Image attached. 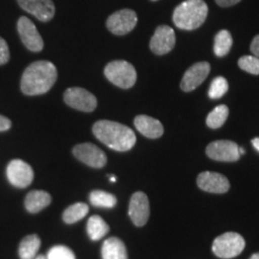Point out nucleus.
<instances>
[{
  "mask_svg": "<svg viewBox=\"0 0 259 259\" xmlns=\"http://www.w3.org/2000/svg\"><path fill=\"white\" fill-rule=\"evenodd\" d=\"M58 78L55 65L48 61H37L24 70L20 89L25 95H40L47 93L54 85Z\"/></svg>",
  "mask_w": 259,
  "mask_h": 259,
  "instance_id": "f257e3e1",
  "label": "nucleus"
},
{
  "mask_svg": "<svg viewBox=\"0 0 259 259\" xmlns=\"http://www.w3.org/2000/svg\"><path fill=\"white\" fill-rule=\"evenodd\" d=\"M95 138L109 148L118 152H126L137 142L135 132L126 125L110 120L97 121L93 127Z\"/></svg>",
  "mask_w": 259,
  "mask_h": 259,
  "instance_id": "f03ea898",
  "label": "nucleus"
},
{
  "mask_svg": "<svg viewBox=\"0 0 259 259\" xmlns=\"http://www.w3.org/2000/svg\"><path fill=\"white\" fill-rule=\"evenodd\" d=\"M208 7L204 0H185L173 13V22L179 29L195 30L203 25Z\"/></svg>",
  "mask_w": 259,
  "mask_h": 259,
  "instance_id": "7ed1b4c3",
  "label": "nucleus"
},
{
  "mask_svg": "<svg viewBox=\"0 0 259 259\" xmlns=\"http://www.w3.org/2000/svg\"><path fill=\"white\" fill-rule=\"evenodd\" d=\"M104 74L111 83L124 90L134 87L138 78L135 66L122 60L109 63L105 67Z\"/></svg>",
  "mask_w": 259,
  "mask_h": 259,
  "instance_id": "20e7f679",
  "label": "nucleus"
},
{
  "mask_svg": "<svg viewBox=\"0 0 259 259\" xmlns=\"http://www.w3.org/2000/svg\"><path fill=\"white\" fill-rule=\"evenodd\" d=\"M246 242L239 233L226 232L213 241L212 251L218 257L231 259L236 257L245 249Z\"/></svg>",
  "mask_w": 259,
  "mask_h": 259,
  "instance_id": "39448f33",
  "label": "nucleus"
},
{
  "mask_svg": "<svg viewBox=\"0 0 259 259\" xmlns=\"http://www.w3.org/2000/svg\"><path fill=\"white\" fill-rule=\"evenodd\" d=\"M138 16L135 11L123 9L113 13L107 19V28L114 35L123 36L130 33L137 26Z\"/></svg>",
  "mask_w": 259,
  "mask_h": 259,
  "instance_id": "423d86ee",
  "label": "nucleus"
},
{
  "mask_svg": "<svg viewBox=\"0 0 259 259\" xmlns=\"http://www.w3.org/2000/svg\"><path fill=\"white\" fill-rule=\"evenodd\" d=\"M65 104L75 110L92 112L97 107V99L83 88H69L64 93Z\"/></svg>",
  "mask_w": 259,
  "mask_h": 259,
  "instance_id": "0eeeda50",
  "label": "nucleus"
},
{
  "mask_svg": "<svg viewBox=\"0 0 259 259\" xmlns=\"http://www.w3.org/2000/svg\"><path fill=\"white\" fill-rule=\"evenodd\" d=\"M206 155L213 160L233 162L240 158L238 145L231 140H216L206 147Z\"/></svg>",
  "mask_w": 259,
  "mask_h": 259,
  "instance_id": "6e6552de",
  "label": "nucleus"
},
{
  "mask_svg": "<svg viewBox=\"0 0 259 259\" xmlns=\"http://www.w3.org/2000/svg\"><path fill=\"white\" fill-rule=\"evenodd\" d=\"M18 32L23 45L30 51L39 52L44 49V39L32 20H30L26 17L19 18L18 21Z\"/></svg>",
  "mask_w": 259,
  "mask_h": 259,
  "instance_id": "1a4fd4ad",
  "label": "nucleus"
},
{
  "mask_svg": "<svg viewBox=\"0 0 259 259\" xmlns=\"http://www.w3.org/2000/svg\"><path fill=\"white\" fill-rule=\"evenodd\" d=\"M176 45V35L173 28L168 25H160L156 29L150 40V49L156 55H165Z\"/></svg>",
  "mask_w": 259,
  "mask_h": 259,
  "instance_id": "9d476101",
  "label": "nucleus"
},
{
  "mask_svg": "<svg viewBox=\"0 0 259 259\" xmlns=\"http://www.w3.org/2000/svg\"><path fill=\"white\" fill-rule=\"evenodd\" d=\"M73 155L80 161L93 168H102L107 163V156L101 149L93 143L78 144L73 148Z\"/></svg>",
  "mask_w": 259,
  "mask_h": 259,
  "instance_id": "9b49d317",
  "label": "nucleus"
},
{
  "mask_svg": "<svg viewBox=\"0 0 259 259\" xmlns=\"http://www.w3.org/2000/svg\"><path fill=\"white\" fill-rule=\"evenodd\" d=\"M7 177L11 185L19 188H25L33 182L34 172L32 167L25 161L14 159L7 167Z\"/></svg>",
  "mask_w": 259,
  "mask_h": 259,
  "instance_id": "f8f14e48",
  "label": "nucleus"
},
{
  "mask_svg": "<svg viewBox=\"0 0 259 259\" xmlns=\"http://www.w3.org/2000/svg\"><path fill=\"white\" fill-rule=\"evenodd\" d=\"M197 185L205 192L214 194H223L229 191L231 185L226 177L216 173L205 171L197 178Z\"/></svg>",
  "mask_w": 259,
  "mask_h": 259,
  "instance_id": "ddd939ff",
  "label": "nucleus"
},
{
  "mask_svg": "<svg viewBox=\"0 0 259 259\" xmlns=\"http://www.w3.org/2000/svg\"><path fill=\"white\" fill-rule=\"evenodd\" d=\"M129 216L137 227H143L146 225L150 216V204L147 195L139 191L132 196L130 201Z\"/></svg>",
  "mask_w": 259,
  "mask_h": 259,
  "instance_id": "4468645a",
  "label": "nucleus"
},
{
  "mask_svg": "<svg viewBox=\"0 0 259 259\" xmlns=\"http://www.w3.org/2000/svg\"><path fill=\"white\" fill-rule=\"evenodd\" d=\"M210 72V65L207 62H200L190 66L185 72L181 89L185 93H190L204 82Z\"/></svg>",
  "mask_w": 259,
  "mask_h": 259,
  "instance_id": "2eb2a0df",
  "label": "nucleus"
},
{
  "mask_svg": "<svg viewBox=\"0 0 259 259\" xmlns=\"http://www.w3.org/2000/svg\"><path fill=\"white\" fill-rule=\"evenodd\" d=\"M19 6L38 20L47 22L55 16V5L52 0H17Z\"/></svg>",
  "mask_w": 259,
  "mask_h": 259,
  "instance_id": "dca6fc26",
  "label": "nucleus"
},
{
  "mask_svg": "<svg viewBox=\"0 0 259 259\" xmlns=\"http://www.w3.org/2000/svg\"><path fill=\"white\" fill-rule=\"evenodd\" d=\"M134 124L139 133L148 139H158L164 132L161 122L148 115H138Z\"/></svg>",
  "mask_w": 259,
  "mask_h": 259,
  "instance_id": "f3484780",
  "label": "nucleus"
},
{
  "mask_svg": "<svg viewBox=\"0 0 259 259\" xmlns=\"http://www.w3.org/2000/svg\"><path fill=\"white\" fill-rule=\"evenodd\" d=\"M52 198L49 193L42 190H34L25 198V207L29 212L37 213L51 204Z\"/></svg>",
  "mask_w": 259,
  "mask_h": 259,
  "instance_id": "a211bd4d",
  "label": "nucleus"
},
{
  "mask_svg": "<svg viewBox=\"0 0 259 259\" xmlns=\"http://www.w3.org/2000/svg\"><path fill=\"white\" fill-rule=\"evenodd\" d=\"M102 257L103 259H128L124 243L116 237L108 238L103 244Z\"/></svg>",
  "mask_w": 259,
  "mask_h": 259,
  "instance_id": "6ab92c4d",
  "label": "nucleus"
},
{
  "mask_svg": "<svg viewBox=\"0 0 259 259\" xmlns=\"http://www.w3.org/2000/svg\"><path fill=\"white\" fill-rule=\"evenodd\" d=\"M40 247V239L36 234L28 235L19 245V253L21 259H34Z\"/></svg>",
  "mask_w": 259,
  "mask_h": 259,
  "instance_id": "aec40b11",
  "label": "nucleus"
},
{
  "mask_svg": "<svg viewBox=\"0 0 259 259\" xmlns=\"http://www.w3.org/2000/svg\"><path fill=\"white\" fill-rule=\"evenodd\" d=\"M88 233L91 239L93 241L100 240L108 232L110 227L103 220L100 216H92L88 221Z\"/></svg>",
  "mask_w": 259,
  "mask_h": 259,
  "instance_id": "412c9836",
  "label": "nucleus"
},
{
  "mask_svg": "<svg viewBox=\"0 0 259 259\" xmlns=\"http://www.w3.org/2000/svg\"><path fill=\"white\" fill-rule=\"evenodd\" d=\"M232 46V37L228 30H221L214 38V53L217 57L229 54Z\"/></svg>",
  "mask_w": 259,
  "mask_h": 259,
  "instance_id": "4be33fe9",
  "label": "nucleus"
},
{
  "mask_svg": "<svg viewBox=\"0 0 259 259\" xmlns=\"http://www.w3.org/2000/svg\"><path fill=\"white\" fill-rule=\"evenodd\" d=\"M229 113H230L229 108L226 105L217 106L207 115L206 125L211 129H218L222 127L224 123L228 119Z\"/></svg>",
  "mask_w": 259,
  "mask_h": 259,
  "instance_id": "5701e85b",
  "label": "nucleus"
},
{
  "mask_svg": "<svg viewBox=\"0 0 259 259\" xmlns=\"http://www.w3.org/2000/svg\"><path fill=\"white\" fill-rule=\"evenodd\" d=\"M89 205L83 203H76L68 206L64 212L63 219L66 224H73L82 220L89 213Z\"/></svg>",
  "mask_w": 259,
  "mask_h": 259,
  "instance_id": "b1692460",
  "label": "nucleus"
},
{
  "mask_svg": "<svg viewBox=\"0 0 259 259\" xmlns=\"http://www.w3.org/2000/svg\"><path fill=\"white\" fill-rule=\"evenodd\" d=\"M90 201L94 206L111 208L115 206L117 203L116 197L114 195L105 192L102 190H94L90 195Z\"/></svg>",
  "mask_w": 259,
  "mask_h": 259,
  "instance_id": "393cba45",
  "label": "nucleus"
},
{
  "mask_svg": "<svg viewBox=\"0 0 259 259\" xmlns=\"http://www.w3.org/2000/svg\"><path fill=\"white\" fill-rule=\"evenodd\" d=\"M228 91H229L228 81L222 76H218L213 79L212 82L209 85L208 96L211 99H219L224 96Z\"/></svg>",
  "mask_w": 259,
  "mask_h": 259,
  "instance_id": "a878e982",
  "label": "nucleus"
},
{
  "mask_svg": "<svg viewBox=\"0 0 259 259\" xmlns=\"http://www.w3.org/2000/svg\"><path fill=\"white\" fill-rule=\"evenodd\" d=\"M242 70L250 74L259 75V58L256 56H243L238 61Z\"/></svg>",
  "mask_w": 259,
  "mask_h": 259,
  "instance_id": "bb28decb",
  "label": "nucleus"
},
{
  "mask_svg": "<svg viewBox=\"0 0 259 259\" xmlns=\"http://www.w3.org/2000/svg\"><path fill=\"white\" fill-rule=\"evenodd\" d=\"M47 259H75V255L67 247L55 246L48 251Z\"/></svg>",
  "mask_w": 259,
  "mask_h": 259,
  "instance_id": "cd10ccee",
  "label": "nucleus"
},
{
  "mask_svg": "<svg viewBox=\"0 0 259 259\" xmlns=\"http://www.w3.org/2000/svg\"><path fill=\"white\" fill-rule=\"evenodd\" d=\"M9 60V47H8L6 40L0 37V65L7 64Z\"/></svg>",
  "mask_w": 259,
  "mask_h": 259,
  "instance_id": "c85d7f7f",
  "label": "nucleus"
},
{
  "mask_svg": "<svg viewBox=\"0 0 259 259\" xmlns=\"http://www.w3.org/2000/svg\"><path fill=\"white\" fill-rule=\"evenodd\" d=\"M12 127V122L9 118L0 115V132H4V131H8Z\"/></svg>",
  "mask_w": 259,
  "mask_h": 259,
  "instance_id": "c756f323",
  "label": "nucleus"
},
{
  "mask_svg": "<svg viewBox=\"0 0 259 259\" xmlns=\"http://www.w3.org/2000/svg\"><path fill=\"white\" fill-rule=\"evenodd\" d=\"M250 51L252 54L259 58V35L253 37L251 44H250Z\"/></svg>",
  "mask_w": 259,
  "mask_h": 259,
  "instance_id": "7c9ffc66",
  "label": "nucleus"
},
{
  "mask_svg": "<svg viewBox=\"0 0 259 259\" xmlns=\"http://www.w3.org/2000/svg\"><path fill=\"white\" fill-rule=\"evenodd\" d=\"M215 1L221 7H231L239 3L241 0H215Z\"/></svg>",
  "mask_w": 259,
  "mask_h": 259,
  "instance_id": "2f4dec72",
  "label": "nucleus"
},
{
  "mask_svg": "<svg viewBox=\"0 0 259 259\" xmlns=\"http://www.w3.org/2000/svg\"><path fill=\"white\" fill-rule=\"evenodd\" d=\"M251 144H252V146L254 147V149L259 152V138H255V139H252L251 140Z\"/></svg>",
  "mask_w": 259,
  "mask_h": 259,
  "instance_id": "473e14b6",
  "label": "nucleus"
},
{
  "mask_svg": "<svg viewBox=\"0 0 259 259\" xmlns=\"http://www.w3.org/2000/svg\"><path fill=\"white\" fill-rule=\"evenodd\" d=\"M250 259H259V252L253 253V254L250 256Z\"/></svg>",
  "mask_w": 259,
  "mask_h": 259,
  "instance_id": "72a5a7b5",
  "label": "nucleus"
},
{
  "mask_svg": "<svg viewBox=\"0 0 259 259\" xmlns=\"http://www.w3.org/2000/svg\"><path fill=\"white\" fill-rule=\"evenodd\" d=\"M110 180H111V182H112V183H115V181H116L115 177L112 176V175H111V176H110Z\"/></svg>",
  "mask_w": 259,
  "mask_h": 259,
  "instance_id": "f704fd0d",
  "label": "nucleus"
},
{
  "mask_svg": "<svg viewBox=\"0 0 259 259\" xmlns=\"http://www.w3.org/2000/svg\"><path fill=\"white\" fill-rule=\"evenodd\" d=\"M239 154H240V155H244V154H245V150L239 147Z\"/></svg>",
  "mask_w": 259,
  "mask_h": 259,
  "instance_id": "c9c22d12",
  "label": "nucleus"
},
{
  "mask_svg": "<svg viewBox=\"0 0 259 259\" xmlns=\"http://www.w3.org/2000/svg\"><path fill=\"white\" fill-rule=\"evenodd\" d=\"M34 259H47L46 256H44V255H38L37 257H35Z\"/></svg>",
  "mask_w": 259,
  "mask_h": 259,
  "instance_id": "e433bc0d",
  "label": "nucleus"
},
{
  "mask_svg": "<svg viewBox=\"0 0 259 259\" xmlns=\"http://www.w3.org/2000/svg\"><path fill=\"white\" fill-rule=\"evenodd\" d=\"M151 1H157V0H151Z\"/></svg>",
  "mask_w": 259,
  "mask_h": 259,
  "instance_id": "4c0bfd02",
  "label": "nucleus"
}]
</instances>
